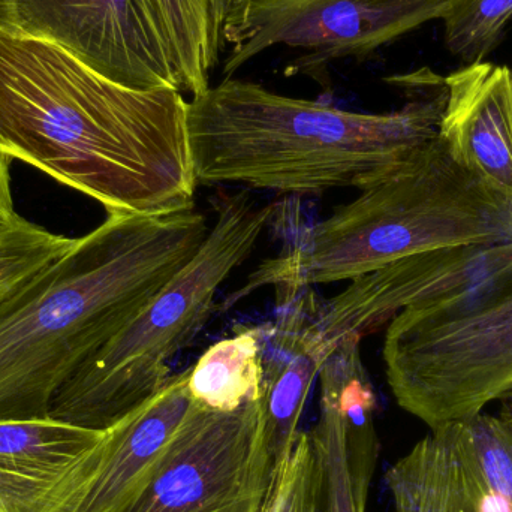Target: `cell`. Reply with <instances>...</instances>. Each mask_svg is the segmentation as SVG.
<instances>
[{"label": "cell", "mask_w": 512, "mask_h": 512, "mask_svg": "<svg viewBox=\"0 0 512 512\" xmlns=\"http://www.w3.org/2000/svg\"><path fill=\"white\" fill-rule=\"evenodd\" d=\"M271 466L261 399L234 412L192 400L149 483L122 512H258Z\"/></svg>", "instance_id": "7"}, {"label": "cell", "mask_w": 512, "mask_h": 512, "mask_svg": "<svg viewBox=\"0 0 512 512\" xmlns=\"http://www.w3.org/2000/svg\"><path fill=\"white\" fill-rule=\"evenodd\" d=\"M321 469L310 433L300 432L291 450L273 462L258 512H316Z\"/></svg>", "instance_id": "20"}, {"label": "cell", "mask_w": 512, "mask_h": 512, "mask_svg": "<svg viewBox=\"0 0 512 512\" xmlns=\"http://www.w3.org/2000/svg\"><path fill=\"white\" fill-rule=\"evenodd\" d=\"M409 101L390 113H355L225 78L192 96L186 134L197 185L240 183L319 195L375 185L438 137L445 78L420 71L397 81Z\"/></svg>", "instance_id": "3"}, {"label": "cell", "mask_w": 512, "mask_h": 512, "mask_svg": "<svg viewBox=\"0 0 512 512\" xmlns=\"http://www.w3.org/2000/svg\"><path fill=\"white\" fill-rule=\"evenodd\" d=\"M382 357L397 405L430 430L512 399V258L402 310L385 331Z\"/></svg>", "instance_id": "6"}, {"label": "cell", "mask_w": 512, "mask_h": 512, "mask_svg": "<svg viewBox=\"0 0 512 512\" xmlns=\"http://www.w3.org/2000/svg\"><path fill=\"white\" fill-rule=\"evenodd\" d=\"M191 367L107 429L98 462L65 512H122L152 478L192 405Z\"/></svg>", "instance_id": "14"}, {"label": "cell", "mask_w": 512, "mask_h": 512, "mask_svg": "<svg viewBox=\"0 0 512 512\" xmlns=\"http://www.w3.org/2000/svg\"><path fill=\"white\" fill-rule=\"evenodd\" d=\"M321 414L310 433L327 512H366L378 460L376 396L357 348L334 349L319 370Z\"/></svg>", "instance_id": "12"}, {"label": "cell", "mask_w": 512, "mask_h": 512, "mask_svg": "<svg viewBox=\"0 0 512 512\" xmlns=\"http://www.w3.org/2000/svg\"><path fill=\"white\" fill-rule=\"evenodd\" d=\"M186 110L176 87L129 89L53 42L0 29V153L107 213L195 207Z\"/></svg>", "instance_id": "1"}, {"label": "cell", "mask_w": 512, "mask_h": 512, "mask_svg": "<svg viewBox=\"0 0 512 512\" xmlns=\"http://www.w3.org/2000/svg\"><path fill=\"white\" fill-rule=\"evenodd\" d=\"M195 207L108 218L0 307V421L50 417L69 378L198 254Z\"/></svg>", "instance_id": "2"}, {"label": "cell", "mask_w": 512, "mask_h": 512, "mask_svg": "<svg viewBox=\"0 0 512 512\" xmlns=\"http://www.w3.org/2000/svg\"><path fill=\"white\" fill-rule=\"evenodd\" d=\"M512 258V243L456 246L396 259L351 280L319 303L313 333L325 355L343 340H363L402 310L471 285Z\"/></svg>", "instance_id": "11"}, {"label": "cell", "mask_w": 512, "mask_h": 512, "mask_svg": "<svg viewBox=\"0 0 512 512\" xmlns=\"http://www.w3.org/2000/svg\"><path fill=\"white\" fill-rule=\"evenodd\" d=\"M512 243V198L460 165L435 137L351 203L336 207L303 245L259 267L225 309L261 285L352 280L405 256Z\"/></svg>", "instance_id": "4"}, {"label": "cell", "mask_w": 512, "mask_h": 512, "mask_svg": "<svg viewBox=\"0 0 512 512\" xmlns=\"http://www.w3.org/2000/svg\"><path fill=\"white\" fill-rule=\"evenodd\" d=\"M439 137L453 158L512 198V69L483 60L445 77Z\"/></svg>", "instance_id": "15"}, {"label": "cell", "mask_w": 512, "mask_h": 512, "mask_svg": "<svg viewBox=\"0 0 512 512\" xmlns=\"http://www.w3.org/2000/svg\"><path fill=\"white\" fill-rule=\"evenodd\" d=\"M14 32L53 42L129 89L180 90L158 0H14Z\"/></svg>", "instance_id": "9"}, {"label": "cell", "mask_w": 512, "mask_h": 512, "mask_svg": "<svg viewBox=\"0 0 512 512\" xmlns=\"http://www.w3.org/2000/svg\"><path fill=\"white\" fill-rule=\"evenodd\" d=\"M105 435L51 417L0 421V512H65L92 475Z\"/></svg>", "instance_id": "13"}, {"label": "cell", "mask_w": 512, "mask_h": 512, "mask_svg": "<svg viewBox=\"0 0 512 512\" xmlns=\"http://www.w3.org/2000/svg\"><path fill=\"white\" fill-rule=\"evenodd\" d=\"M167 24L182 93L200 95L210 87L224 36L215 0H158Z\"/></svg>", "instance_id": "17"}, {"label": "cell", "mask_w": 512, "mask_h": 512, "mask_svg": "<svg viewBox=\"0 0 512 512\" xmlns=\"http://www.w3.org/2000/svg\"><path fill=\"white\" fill-rule=\"evenodd\" d=\"M215 213L194 259L66 381L51 418L107 430L164 387L168 361L209 322L219 288L254 252L274 207L259 204L246 188L219 194Z\"/></svg>", "instance_id": "5"}, {"label": "cell", "mask_w": 512, "mask_h": 512, "mask_svg": "<svg viewBox=\"0 0 512 512\" xmlns=\"http://www.w3.org/2000/svg\"><path fill=\"white\" fill-rule=\"evenodd\" d=\"M385 480L396 512H512V415L430 430Z\"/></svg>", "instance_id": "10"}, {"label": "cell", "mask_w": 512, "mask_h": 512, "mask_svg": "<svg viewBox=\"0 0 512 512\" xmlns=\"http://www.w3.org/2000/svg\"><path fill=\"white\" fill-rule=\"evenodd\" d=\"M445 0H254L222 66L233 78L246 63L274 45L307 50L286 75L313 74L334 60H364L433 20Z\"/></svg>", "instance_id": "8"}, {"label": "cell", "mask_w": 512, "mask_h": 512, "mask_svg": "<svg viewBox=\"0 0 512 512\" xmlns=\"http://www.w3.org/2000/svg\"><path fill=\"white\" fill-rule=\"evenodd\" d=\"M0 29L14 30V0H0Z\"/></svg>", "instance_id": "23"}, {"label": "cell", "mask_w": 512, "mask_h": 512, "mask_svg": "<svg viewBox=\"0 0 512 512\" xmlns=\"http://www.w3.org/2000/svg\"><path fill=\"white\" fill-rule=\"evenodd\" d=\"M439 20L445 47L465 65L483 62L501 44L512 20V0H445Z\"/></svg>", "instance_id": "19"}, {"label": "cell", "mask_w": 512, "mask_h": 512, "mask_svg": "<svg viewBox=\"0 0 512 512\" xmlns=\"http://www.w3.org/2000/svg\"><path fill=\"white\" fill-rule=\"evenodd\" d=\"M75 239L51 233L15 213L0 222V307L65 254Z\"/></svg>", "instance_id": "18"}, {"label": "cell", "mask_w": 512, "mask_h": 512, "mask_svg": "<svg viewBox=\"0 0 512 512\" xmlns=\"http://www.w3.org/2000/svg\"><path fill=\"white\" fill-rule=\"evenodd\" d=\"M254 0H215L222 36L225 39L242 26Z\"/></svg>", "instance_id": "21"}, {"label": "cell", "mask_w": 512, "mask_h": 512, "mask_svg": "<svg viewBox=\"0 0 512 512\" xmlns=\"http://www.w3.org/2000/svg\"><path fill=\"white\" fill-rule=\"evenodd\" d=\"M11 159L0 153V222L8 221L15 215L11 194Z\"/></svg>", "instance_id": "22"}, {"label": "cell", "mask_w": 512, "mask_h": 512, "mask_svg": "<svg viewBox=\"0 0 512 512\" xmlns=\"http://www.w3.org/2000/svg\"><path fill=\"white\" fill-rule=\"evenodd\" d=\"M264 327H236L191 366L192 400L218 412H234L262 396Z\"/></svg>", "instance_id": "16"}]
</instances>
